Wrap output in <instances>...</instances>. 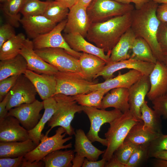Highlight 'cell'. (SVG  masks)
Masks as SVG:
<instances>
[{"label":"cell","instance_id":"1","mask_svg":"<svg viewBox=\"0 0 167 167\" xmlns=\"http://www.w3.org/2000/svg\"><path fill=\"white\" fill-rule=\"evenodd\" d=\"M158 4L152 0L131 12V28L137 37L144 39L151 47L157 61L164 62L163 55L158 42L157 34L160 22L156 11Z\"/></svg>","mask_w":167,"mask_h":167},{"label":"cell","instance_id":"48","mask_svg":"<svg viewBox=\"0 0 167 167\" xmlns=\"http://www.w3.org/2000/svg\"><path fill=\"white\" fill-rule=\"evenodd\" d=\"M10 97L9 92L4 99L0 102V120H1L8 116V111L6 107Z\"/></svg>","mask_w":167,"mask_h":167},{"label":"cell","instance_id":"45","mask_svg":"<svg viewBox=\"0 0 167 167\" xmlns=\"http://www.w3.org/2000/svg\"><path fill=\"white\" fill-rule=\"evenodd\" d=\"M14 27L7 23L0 27V47L6 41L15 36Z\"/></svg>","mask_w":167,"mask_h":167},{"label":"cell","instance_id":"9","mask_svg":"<svg viewBox=\"0 0 167 167\" xmlns=\"http://www.w3.org/2000/svg\"><path fill=\"white\" fill-rule=\"evenodd\" d=\"M34 50L43 59L59 71L81 73L79 59L63 49L48 48Z\"/></svg>","mask_w":167,"mask_h":167},{"label":"cell","instance_id":"16","mask_svg":"<svg viewBox=\"0 0 167 167\" xmlns=\"http://www.w3.org/2000/svg\"><path fill=\"white\" fill-rule=\"evenodd\" d=\"M20 124L11 116L0 120V142H21L30 139L28 131Z\"/></svg>","mask_w":167,"mask_h":167},{"label":"cell","instance_id":"41","mask_svg":"<svg viewBox=\"0 0 167 167\" xmlns=\"http://www.w3.org/2000/svg\"><path fill=\"white\" fill-rule=\"evenodd\" d=\"M164 150L167 151V135L162 133L149 144V156L153 153Z\"/></svg>","mask_w":167,"mask_h":167},{"label":"cell","instance_id":"62","mask_svg":"<svg viewBox=\"0 0 167 167\" xmlns=\"http://www.w3.org/2000/svg\"><path fill=\"white\" fill-rule=\"evenodd\" d=\"M167 97V93L165 95Z\"/></svg>","mask_w":167,"mask_h":167},{"label":"cell","instance_id":"57","mask_svg":"<svg viewBox=\"0 0 167 167\" xmlns=\"http://www.w3.org/2000/svg\"><path fill=\"white\" fill-rule=\"evenodd\" d=\"M92 0H78L77 3L87 7Z\"/></svg>","mask_w":167,"mask_h":167},{"label":"cell","instance_id":"51","mask_svg":"<svg viewBox=\"0 0 167 167\" xmlns=\"http://www.w3.org/2000/svg\"><path fill=\"white\" fill-rule=\"evenodd\" d=\"M85 158L76 153L72 161V167H82Z\"/></svg>","mask_w":167,"mask_h":167},{"label":"cell","instance_id":"4","mask_svg":"<svg viewBox=\"0 0 167 167\" xmlns=\"http://www.w3.org/2000/svg\"><path fill=\"white\" fill-rule=\"evenodd\" d=\"M57 102V108L54 113L47 123L50 131L54 127L64 128L67 134L75 135L74 129L71 123L76 113L83 111V106L78 104L73 96L57 94L54 96Z\"/></svg>","mask_w":167,"mask_h":167},{"label":"cell","instance_id":"20","mask_svg":"<svg viewBox=\"0 0 167 167\" xmlns=\"http://www.w3.org/2000/svg\"><path fill=\"white\" fill-rule=\"evenodd\" d=\"M143 75L140 72L130 69L127 72L122 74L119 71L116 77L105 80L101 83H97L90 86V91L103 89L110 91L118 88H129L133 84L140 79Z\"/></svg>","mask_w":167,"mask_h":167},{"label":"cell","instance_id":"3","mask_svg":"<svg viewBox=\"0 0 167 167\" xmlns=\"http://www.w3.org/2000/svg\"><path fill=\"white\" fill-rule=\"evenodd\" d=\"M141 121L129 110L109 123V127L105 134L108 145L102 158L107 161H109L114 152L123 143L131 128Z\"/></svg>","mask_w":167,"mask_h":167},{"label":"cell","instance_id":"13","mask_svg":"<svg viewBox=\"0 0 167 167\" xmlns=\"http://www.w3.org/2000/svg\"><path fill=\"white\" fill-rule=\"evenodd\" d=\"M67 19L64 33H78L86 37L91 24L86 7L76 3L69 9Z\"/></svg>","mask_w":167,"mask_h":167},{"label":"cell","instance_id":"37","mask_svg":"<svg viewBox=\"0 0 167 167\" xmlns=\"http://www.w3.org/2000/svg\"><path fill=\"white\" fill-rule=\"evenodd\" d=\"M69 11V8L59 2L50 0L43 15L57 24L67 18Z\"/></svg>","mask_w":167,"mask_h":167},{"label":"cell","instance_id":"11","mask_svg":"<svg viewBox=\"0 0 167 167\" xmlns=\"http://www.w3.org/2000/svg\"><path fill=\"white\" fill-rule=\"evenodd\" d=\"M44 109L43 101L36 100L31 103H24L8 110V115L13 116L28 131L37 125L42 115L41 110Z\"/></svg>","mask_w":167,"mask_h":167},{"label":"cell","instance_id":"22","mask_svg":"<svg viewBox=\"0 0 167 167\" xmlns=\"http://www.w3.org/2000/svg\"><path fill=\"white\" fill-rule=\"evenodd\" d=\"M62 35L67 44L74 51L93 54L101 58L106 63L109 62L110 53L105 54L104 49L87 41L79 33H64Z\"/></svg>","mask_w":167,"mask_h":167},{"label":"cell","instance_id":"40","mask_svg":"<svg viewBox=\"0 0 167 167\" xmlns=\"http://www.w3.org/2000/svg\"><path fill=\"white\" fill-rule=\"evenodd\" d=\"M138 145L123 143L114 152L113 155L125 166Z\"/></svg>","mask_w":167,"mask_h":167},{"label":"cell","instance_id":"38","mask_svg":"<svg viewBox=\"0 0 167 167\" xmlns=\"http://www.w3.org/2000/svg\"><path fill=\"white\" fill-rule=\"evenodd\" d=\"M50 0H25L20 11L23 16L43 15Z\"/></svg>","mask_w":167,"mask_h":167},{"label":"cell","instance_id":"56","mask_svg":"<svg viewBox=\"0 0 167 167\" xmlns=\"http://www.w3.org/2000/svg\"><path fill=\"white\" fill-rule=\"evenodd\" d=\"M154 162L153 166L155 167H167V160L157 159Z\"/></svg>","mask_w":167,"mask_h":167},{"label":"cell","instance_id":"31","mask_svg":"<svg viewBox=\"0 0 167 167\" xmlns=\"http://www.w3.org/2000/svg\"><path fill=\"white\" fill-rule=\"evenodd\" d=\"M140 111L143 129L157 134L162 133L161 116L148 106L146 101L141 106Z\"/></svg>","mask_w":167,"mask_h":167},{"label":"cell","instance_id":"47","mask_svg":"<svg viewBox=\"0 0 167 167\" xmlns=\"http://www.w3.org/2000/svg\"><path fill=\"white\" fill-rule=\"evenodd\" d=\"M156 14L160 22L167 23V4L163 3L158 5Z\"/></svg>","mask_w":167,"mask_h":167},{"label":"cell","instance_id":"21","mask_svg":"<svg viewBox=\"0 0 167 167\" xmlns=\"http://www.w3.org/2000/svg\"><path fill=\"white\" fill-rule=\"evenodd\" d=\"M20 23L29 38L32 39L49 32L57 24L43 15L23 16Z\"/></svg>","mask_w":167,"mask_h":167},{"label":"cell","instance_id":"12","mask_svg":"<svg viewBox=\"0 0 167 167\" xmlns=\"http://www.w3.org/2000/svg\"><path fill=\"white\" fill-rule=\"evenodd\" d=\"M10 97L6 109L11 108L24 103L33 102L36 100L37 92L30 80L24 75H20L10 91Z\"/></svg>","mask_w":167,"mask_h":167},{"label":"cell","instance_id":"53","mask_svg":"<svg viewBox=\"0 0 167 167\" xmlns=\"http://www.w3.org/2000/svg\"><path fill=\"white\" fill-rule=\"evenodd\" d=\"M150 157L167 160V151L164 150L153 153L150 155Z\"/></svg>","mask_w":167,"mask_h":167},{"label":"cell","instance_id":"5","mask_svg":"<svg viewBox=\"0 0 167 167\" xmlns=\"http://www.w3.org/2000/svg\"><path fill=\"white\" fill-rule=\"evenodd\" d=\"M49 133L47 131L45 135L42 134L39 144L35 149L24 156L25 160L30 162L38 161L54 151L72 148L71 143L64 144L71 139L72 137L69 136L64 138L67 134L63 127L59 126L56 131L55 134L52 136H48Z\"/></svg>","mask_w":167,"mask_h":167},{"label":"cell","instance_id":"54","mask_svg":"<svg viewBox=\"0 0 167 167\" xmlns=\"http://www.w3.org/2000/svg\"><path fill=\"white\" fill-rule=\"evenodd\" d=\"M63 6L69 8L75 4L78 0H55Z\"/></svg>","mask_w":167,"mask_h":167},{"label":"cell","instance_id":"39","mask_svg":"<svg viewBox=\"0 0 167 167\" xmlns=\"http://www.w3.org/2000/svg\"><path fill=\"white\" fill-rule=\"evenodd\" d=\"M149 144H141L137 146L126 167H136L149 156Z\"/></svg>","mask_w":167,"mask_h":167},{"label":"cell","instance_id":"8","mask_svg":"<svg viewBox=\"0 0 167 167\" xmlns=\"http://www.w3.org/2000/svg\"><path fill=\"white\" fill-rule=\"evenodd\" d=\"M83 111L87 114L90 120V129L87 136L92 142H98L107 147L106 139L100 137L99 135L101 126L106 123H110L123 113L119 110L115 109L110 111L96 107L83 106Z\"/></svg>","mask_w":167,"mask_h":167},{"label":"cell","instance_id":"10","mask_svg":"<svg viewBox=\"0 0 167 167\" xmlns=\"http://www.w3.org/2000/svg\"><path fill=\"white\" fill-rule=\"evenodd\" d=\"M67 18L58 24L49 32L33 39L34 49L48 48H58L64 49L68 53L79 59L82 53L76 52L69 46L62 33L65 27Z\"/></svg>","mask_w":167,"mask_h":167},{"label":"cell","instance_id":"7","mask_svg":"<svg viewBox=\"0 0 167 167\" xmlns=\"http://www.w3.org/2000/svg\"><path fill=\"white\" fill-rule=\"evenodd\" d=\"M54 76L56 82L55 94L74 96L87 93L91 92L90 86L97 83L87 79L81 73L58 71Z\"/></svg>","mask_w":167,"mask_h":167},{"label":"cell","instance_id":"15","mask_svg":"<svg viewBox=\"0 0 167 167\" xmlns=\"http://www.w3.org/2000/svg\"><path fill=\"white\" fill-rule=\"evenodd\" d=\"M26 60L27 69L39 74L55 75L59 71L45 62L35 52L32 41L27 38L20 52Z\"/></svg>","mask_w":167,"mask_h":167},{"label":"cell","instance_id":"61","mask_svg":"<svg viewBox=\"0 0 167 167\" xmlns=\"http://www.w3.org/2000/svg\"><path fill=\"white\" fill-rule=\"evenodd\" d=\"M4 1V0H0V2H1L2 3V2Z\"/></svg>","mask_w":167,"mask_h":167},{"label":"cell","instance_id":"28","mask_svg":"<svg viewBox=\"0 0 167 167\" xmlns=\"http://www.w3.org/2000/svg\"><path fill=\"white\" fill-rule=\"evenodd\" d=\"M43 101L44 113L36 126L28 131L30 139L37 145L40 143L42 132L45 125L51 118L57 108V102L54 96L45 99Z\"/></svg>","mask_w":167,"mask_h":167},{"label":"cell","instance_id":"36","mask_svg":"<svg viewBox=\"0 0 167 167\" xmlns=\"http://www.w3.org/2000/svg\"><path fill=\"white\" fill-rule=\"evenodd\" d=\"M105 89H98L89 93L73 96L78 104L82 106L95 107L101 109V102L105 95L108 92Z\"/></svg>","mask_w":167,"mask_h":167},{"label":"cell","instance_id":"30","mask_svg":"<svg viewBox=\"0 0 167 167\" xmlns=\"http://www.w3.org/2000/svg\"><path fill=\"white\" fill-rule=\"evenodd\" d=\"M143 121L134 125L131 129L123 143L137 145L149 144L161 134L143 128Z\"/></svg>","mask_w":167,"mask_h":167},{"label":"cell","instance_id":"55","mask_svg":"<svg viewBox=\"0 0 167 167\" xmlns=\"http://www.w3.org/2000/svg\"><path fill=\"white\" fill-rule=\"evenodd\" d=\"M152 0H130L131 2L134 4L136 9L141 8L145 4Z\"/></svg>","mask_w":167,"mask_h":167},{"label":"cell","instance_id":"32","mask_svg":"<svg viewBox=\"0 0 167 167\" xmlns=\"http://www.w3.org/2000/svg\"><path fill=\"white\" fill-rule=\"evenodd\" d=\"M74 152L71 150H57L49 153L41 161L45 167H71Z\"/></svg>","mask_w":167,"mask_h":167},{"label":"cell","instance_id":"60","mask_svg":"<svg viewBox=\"0 0 167 167\" xmlns=\"http://www.w3.org/2000/svg\"><path fill=\"white\" fill-rule=\"evenodd\" d=\"M164 62L167 66V56H164Z\"/></svg>","mask_w":167,"mask_h":167},{"label":"cell","instance_id":"35","mask_svg":"<svg viewBox=\"0 0 167 167\" xmlns=\"http://www.w3.org/2000/svg\"><path fill=\"white\" fill-rule=\"evenodd\" d=\"M131 50L130 58L154 64L157 61L149 45L141 38L136 37Z\"/></svg>","mask_w":167,"mask_h":167},{"label":"cell","instance_id":"24","mask_svg":"<svg viewBox=\"0 0 167 167\" xmlns=\"http://www.w3.org/2000/svg\"><path fill=\"white\" fill-rule=\"evenodd\" d=\"M74 151L89 160L96 161L105 150H99L92 144L84 131L81 129H77L75 132Z\"/></svg>","mask_w":167,"mask_h":167},{"label":"cell","instance_id":"52","mask_svg":"<svg viewBox=\"0 0 167 167\" xmlns=\"http://www.w3.org/2000/svg\"><path fill=\"white\" fill-rule=\"evenodd\" d=\"M45 167V163L42 161L30 162L24 160L21 167Z\"/></svg>","mask_w":167,"mask_h":167},{"label":"cell","instance_id":"44","mask_svg":"<svg viewBox=\"0 0 167 167\" xmlns=\"http://www.w3.org/2000/svg\"><path fill=\"white\" fill-rule=\"evenodd\" d=\"M19 75H13L0 80V101H1L16 83Z\"/></svg>","mask_w":167,"mask_h":167},{"label":"cell","instance_id":"42","mask_svg":"<svg viewBox=\"0 0 167 167\" xmlns=\"http://www.w3.org/2000/svg\"><path fill=\"white\" fill-rule=\"evenodd\" d=\"M157 39L164 56H167V23L160 22L157 34Z\"/></svg>","mask_w":167,"mask_h":167},{"label":"cell","instance_id":"25","mask_svg":"<svg viewBox=\"0 0 167 167\" xmlns=\"http://www.w3.org/2000/svg\"><path fill=\"white\" fill-rule=\"evenodd\" d=\"M81 73L87 79L93 80L103 69L106 63L95 55L82 53L79 59Z\"/></svg>","mask_w":167,"mask_h":167},{"label":"cell","instance_id":"59","mask_svg":"<svg viewBox=\"0 0 167 167\" xmlns=\"http://www.w3.org/2000/svg\"><path fill=\"white\" fill-rule=\"evenodd\" d=\"M155 2L159 4H167V0H152Z\"/></svg>","mask_w":167,"mask_h":167},{"label":"cell","instance_id":"27","mask_svg":"<svg viewBox=\"0 0 167 167\" xmlns=\"http://www.w3.org/2000/svg\"><path fill=\"white\" fill-rule=\"evenodd\" d=\"M136 37L130 28L122 35L112 49L109 62H118L130 58L131 55L129 51L131 49Z\"/></svg>","mask_w":167,"mask_h":167},{"label":"cell","instance_id":"58","mask_svg":"<svg viewBox=\"0 0 167 167\" xmlns=\"http://www.w3.org/2000/svg\"><path fill=\"white\" fill-rule=\"evenodd\" d=\"M120 3L129 4L131 3L130 0H112Z\"/></svg>","mask_w":167,"mask_h":167},{"label":"cell","instance_id":"14","mask_svg":"<svg viewBox=\"0 0 167 167\" xmlns=\"http://www.w3.org/2000/svg\"><path fill=\"white\" fill-rule=\"evenodd\" d=\"M155 64L130 58L118 62L107 63L102 71L98 74L96 79L102 76L105 80L113 77L114 72L125 69H135L141 72L143 75H149L152 71Z\"/></svg>","mask_w":167,"mask_h":167},{"label":"cell","instance_id":"23","mask_svg":"<svg viewBox=\"0 0 167 167\" xmlns=\"http://www.w3.org/2000/svg\"><path fill=\"white\" fill-rule=\"evenodd\" d=\"M104 96L101 109L113 107L123 113L129 110V90L126 88H114Z\"/></svg>","mask_w":167,"mask_h":167},{"label":"cell","instance_id":"49","mask_svg":"<svg viewBox=\"0 0 167 167\" xmlns=\"http://www.w3.org/2000/svg\"><path fill=\"white\" fill-rule=\"evenodd\" d=\"M106 161L104 158L98 161H90L85 158L82 167H105Z\"/></svg>","mask_w":167,"mask_h":167},{"label":"cell","instance_id":"34","mask_svg":"<svg viewBox=\"0 0 167 167\" xmlns=\"http://www.w3.org/2000/svg\"><path fill=\"white\" fill-rule=\"evenodd\" d=\"M25 35L20 33L5 42L0 47V60L15 58L19 54L26 40Z\"/></svg>","mask_w":167,"mask_h":167},{"label":"cell","instance_id":"6","mask_svg":"<svg viewBox=\"0 0 167 167\" xmlns=\"http://www.w3.org/2000/svg\"><path fill=\"white\" fill-rule=\"evenodd\" d=\"M133 5L112 0H92L87 7L91 23L105 21L113 17L132 12Z\"/></svg>","mask_w":167,"mask_h":167},{"label":"cell","instance_id":"19","mask_svg":"<svg viewBox=\"0 0 167 167\" xmlns=\"http://www.w3.org/2000/svg\"><path fill=\"white\" fill-rule=\"evenodd\" d=\"M24 74L32 83L43 100L55 94L56 82L54 75L39 74L28 69Z\"/></svg>","mask_w":167,"mask_h":167},{"label":"cell","instance_id":"33","mask_svg":"<svg viewBox=\"0 0 167 167\" xmlns=\"http://www.w3.org/2000/svg\"><path fill=\"white\" fill-rule=\"evenodd\" d=\"M25 0H4L1 5L2 12L7 21L15 28L20 25V13Z\"/></svg>","mask_w":167,"mask_h":167},{"label":"cell","instance_id":"29","mask_svg":"<svg viewBox=\"0 0 167 167\" xmlns=\"http://www.w3.org/2000/svg\"><path fill=\"white\" fill-rule=\"evenodd\" d=\"M27 69V62L20 54L12 58L0 62V80L13 75L24 74Z\"/></svg>","mask_w":167,"mask_h":167},{"label":"cell","instance_id":"50","mask_svg":"<svg viewBox=\"0 0 167 167\" xmlns=\"http://www.w3.org/2000/svg\"><path fill=\"white\" fill-rule=\"evenodd\" d=\"M105 167H126L125 165L120 161L113 155L111 158L106 161L105 165Z\"/></svg>","mask_w":167,"mask_h":167},{"label":"cell","instance_id":"17","mask_svg":"<svg viewBox=\"0 0 167 167\" xmlns=\"http://www.w3.org/2000/svg\"><path fill=\"white\" fill-rule=\"evenodd\" d=\"M150 87L149 75H143L128 88L129 110L140 120H141L140 108L145 101Z\"/></svg>","mask_w":167,"mask_h":167},{"label":"cell","instance_id":"43","mask_svg":"<svg viewBox=\"0 0 167 167\" xmlns=\"http://www.w3.org/2000/svg\"><path fill=\"white\" fill-rule=\"evenodd\" d=\"M153 109L164 119H167V97L165 95L152 101Z\"/></svg>","mask_w":167,"mask_h":167},{"label":"cell","instance_id":"26","mask_svg":"<svg viewBox=\"0 0 167 167\" xmlns=\"http://www.w3.org/2000/svg\"><path fill=\"white\" fill-rule=\"evenodd\" d=\"M37 146L31 139L21 142H0V158L24 156Z\"/></svg>","mask_w":167,"mask_h":167},{"label":"cell","instance_id":"46","mask_svg":"<svg viewBox=\"0 0 167 167\" xmlns=\"http://www.w3.org/2000/svg\"><path fill=\"white\" fill-rule=\"evenodd\" d=\"M24 160V156L16 158H1L0 159V167H21Z\"/></svg>","mask_w":167,"mask_h":167},{"label":"cell","instance_id":"2","mask_svg":"<svg viewBox=\"0 0 167 167\" xmlns=\"http://www.w3.org/2000/svg\"><path fill=\"white\" fill-rule=\"evenodd\" d=\"M131 12L105 21L91 23L86 38L105 52L111 53L122 35L131 27Z\"/></svg>","mask_w":167,"mask_h":167},{"label":"cell","instance_id":"18","mask_svg":"<svg viewBox=\"0 0 167 167\" xmlns=\"http://www.w3.org/2000/svg\"><path fill=\"white\" fill-rule=\"evenodd\" d=\"M150 87L147 96L152 101L167 93V66L157 61L149 75Z\"/></svg>","mask_w":167,"mask_h":167}]
</instances>
